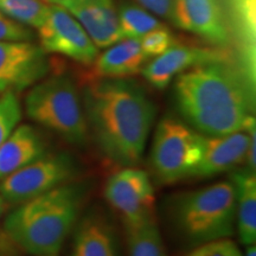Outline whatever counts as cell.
Instances as JSON below:
<instances>
[{"instance_id":"1","label":"cell","mask_w":256,"mask_h":256,"mask_svg":"<svg viewBox=\"0 0 256 256\" xmlns=\"http://www.w3.org/2000/svg\"><path fill=\"white\" fill-rule=\"evenodd\" d=\"M89 136L110 162L138 166L156 119V106L133 80H89L83 88Z\"/></svg>"},{"instance_id":"2","label":"cell","mask_w":256,"mask_h":256,"mask_svg":"<svg viewBox=\"0 0 256 256\" xmlns=\"http://www.w3.org/2000/svg\"><path fill=\"white\" fill-rule=\"evenodd\" d=\"M174 98L182 116L203 136L238 132L255 119V83L230 58L182 72Z\"/></svg>"},{"instance_id":"3","label":"cell","mask_w":256,"mask_h":256,"mask_svg":"<svg viewBox=\"0 0 256 256\" xmlns=\"http://www.w3.org/2000/svg\"><path fill=\"white\" fill-rule=\"evenodd\" d=\"M84 194L81 184L70 182L19 204L6 217V235L31 256H60L78 223Z\"/></svg>"},{"instance_id":"4","label":"cell","mask_w":256,"mask_h":256,"mask_svg":"<svg viewBox=\"0 0 256 256\" xmlns=\"http://www.w3.org/2000/svg\"><path fill=\"white\" fill-rule=\"evenodd\" d=\"M178 229L196 244L229 238L236 224V188L220 182L182 194L176 202Z\"/></svg>"},{"instance_id":"5","label":"cell","mask_w":256,"mask_h":256,"mask_svg":"<svg viewBox=\"0 0 256 256\" xmlns=\"http://www.w3.org/2000/svg\"><path fill=\"white\" fill-rule=\"evenodd\" d=\"M25 110L31 120L69 144H87L89 132L82 98L69 76H51L32 86L25 98Z\"/></svg>"},{"instance_id":"6","label":"cell","mask_w":256,"mask_h":256,"mask_svg":"<svg viewBox=\"0 0 256 256\" xmlns=\"http://www.w3.org/2000/svg\"><path fill=\"white\" fill-rule=\"evenodd\" d=\"M203 134L176 118H164L156 127L151 168L160 184L191 177L202 156Z\"/></svg>"},{"instance_id":"7","label":"cell","mask_w":256,"mask_h":256,"mask_svg":"<svg viewBox=\"0 0 256 256\" xmlns=\"http://www.w3.org/2000/svg\"><path fill=\"white\" fill-rule=\"evenodd\" d=\"M78 176V165L66 153L44 154L0 180V194L6 203L22 204Z\"/></svg>"},{"instance_id":"8","label":"cell","mask_w":256,"mask_h":256,"mask_svg":"<svg viewBox=\"0 0 256 256\" xmlns=\"http://www.w3.org/2000/svg\"><path fill=\"white\" fill-rule=\"evenodd\" d=\"M104 197L120 215L126 230L156 220L154 188L148 174L136 166L112 174L106 183Z\"/></svg>"},{"instance_id":"9","label":"cell","mask_w":256,"mask_h":256,"mask_svg":"<svg viewBox=\"0 0 256 256\" xmlns=\"http://www.w3.org/2000/svg\"><path fill=\"white\" fill-rule=\"evenodd\" d=\"M38 34L42 49L46 54H58L84 66H90L98 55V49L84 28L60 6L50 5Z\"/></svg>"},{"instance_id":"10","label":"cell","mask_w":256,"mask_h":256,"mask_svg":"<svg viewBox=\"0 0 256 256\" xmlns=\"http://www.w3.org/2000/svg\"><path fill=\"white\" fill-rule=\"evenodd\" d=\"M46 52L32 42H0V94L23 92L48 75Z\"/></svg>"},{"instance_id":"11","label":"cell","mask_w":256,"mask_h":256,"mask_svg":"<svg viewBox=\"0 0 256 256\" xmlns=\"http://www.w3.org/2000/svg\"><path fill=\"white\" fill-rule=\"evenodd\" d=\"M172 23L218 49L232 46L220 0H174Z\"/></svg>"},{"instance_id":"12","label":"cell","mask_w":256,"mask_h":256,"mask_svg":"<svg viewBox=\"0 0 256 256\" xmlns=\"http://www.w3.org/2000/svg\"><path fill=\"white\" fill-rule=\"evenodd\" d=\"M255 119L243 130L226 136H203L202 156L191 177L210 178L246 162L252 138L256 136Z\"/></svg>"},{"instance_id":"13","label":"cell","mask_w":256,"mask_h":256,"mask_svg":"<svg viewBox=\"0 0 256 256\" xmlns=\"http://www.w3.org/2000/svg\"><path fill=\"white\" fill-rule=\"evenodd\" d=\"M69 12L98 49H104L122 40L118 8L114 0H43Z\"/></svg>"},{"instance_id":"14","label":"cell","mask_w":256,"mask_h":256,"mask_svg":"<svg viewBox=\"0 0 256 256\" xmlns=\"http://www.w3.org/2000/svg\"><path fill=\"white\" fill-rule=\"evenodd\" d=\"M230 58L226 50L210 49L191 46L174 44L165 52L156 56L145 64L142 70V76L150 84L156 89H165L182 72L215 60Z\"/></svg>"},{"instance_id":"15","label":"cell","mask_w":256,"mask_h":256,"mask_svg":"<svg viewBox=\"0 0 256 256\" xmlns=\"http://www.w3.org/2000/svg\"><path fill=\"white\" fill-rule=\"evenodd\" d=\"M232 44L236 46L238 64L255 83V0H220Z\"/></svg>"},{"instance_id":"16","label":"cell","mask_w":256,"mask_h":256,"mask_svg":"<svg viewBox=\"0 0 256 256\" xmlns=\"http://www.w3.org/2000/svg\"><path fill=\"white\" fill-rule=\"evenodd\" d=\"M147 60L140 40L122 38L98 55L90 64L92 80L127 78L142 72Z\"/></svg>"},{"instance_id":"17","label":"cell","mask_w":256,"mask_h":256,"mask_svg":"<svg viewBox=\"0 0 256 256\" xmlns=\"http://www.w3.org/2000/svg\"><path fill=\"white\" fill-rule=\"evenodd\" d=\"M46 154V144L30 124H18L0 146V180Z\"/></svg>"},{"instance_id":"18","label":"cell","mask_w":256,"mask_h":256,"mask_svg":"<svg viewBox=\"0 0 256 256\" xmlns=\"http://www.w3.org/2000/svg\"><path fill=\"white\" fill-rule=\"evenodd\" d=\"M72 256H118L116 236L98 212H89L76 223Z\"/></svg>"},{"instance_id":"19","label":"cell","mask_w":256,"mask_h":256,"mask_svg":"<svg viewBox=\"0 0 256 256\" xmlns=\"http://www.w3.org/2000/svg\"><path fill=\"white\" fill-rule=\"evenodd\" d=\"M232 182L236 188V223L243 244L256 242V174L250 170L234 174Z\"/></svg>"},{"instance_id":"20","label":"cell","mask_w":256,"mask_h":256,"mask_svg":"<svg viewBox=\"0 0 256 256\" xmlns=\"http://www.w3.org/2000/svg\"><path fill=\"white\" fill-rule=\"evenodd\" d=\"M116 8L120 30L124 38L142 40L148 32L164 26L156 16L142 6L124 2L120 6H116Z\"/></svg>"},{"instance_id":"21","label":"cell","mask_w":256,"mask_h":256,"mask_svg":"<svg viewBox=\"0 0 256 256\" xmlns=\"http://www.w3.org/2000/svg\"><path fill=\"white\" fill-rule=\"evenodd\" d=\"M126 234L130 256H166L156 220L128 229Z\"/></svg>"},{"instance_id":"22","label":"cell","mask_w":256,"mask_h":256,"mask_svg":"<svg viewBox=\"0 0 256 256\" xmlns=\"http://www.w3.org/2000/svg\"><path fill=\"white\" fill-rule=\"evenodd\" d=\"M49 8L43 0H0V12L19 24L36 28L46 22Z\"/></svg>"},{"instance_id":"23","label":"cell","mask_w":256,"mask_h":256,"mask_svg":"<svg viewBox=\"0 0 256 256\" xmlns=\"http://www.w3.org/2000/svg\"><path fill=\"white\" fill-rule=\"evenodd\" d=\"M22 119V106L17 92H5L0 96V146L14 132Z\"/></svg>"},{"instance_id":"24","label":"cell","mask_w":256,"mask_h":256,"mask_svg":"<svg viewBox=\"0 0 256 256\" xmlns=\"http://www.w3.org/2000/svg\"><path fill=\"white\" fill-rule=\"evenodd\" d=\"M140 42H142V51L150 60L152 57L162 55L170 46H174V37L168 28L162 26L148 32L140 40Z\"/></svg>"},{"instance_id":"25","label":"cell","mask_w":256,"mask_h":256,"mask_svg":"<svg viewBox=\"0 0 256 256\" xmlns=\"http://www.w3.org/2000/svg\"><path fill=\"white\" fill-rule=\"evenodd\" d=\"M186 256H243L235 242L229 238L202 243Z\"/></svg>"},{"instance_id":"26","label":"cell","mask_w":256,"mask_h":256,"mask_svg":"<svg viewBox=\"0 0 256 256\" xmlns=\"http://www.w3.org/2000/svg\"><path fill=\"white\" fill-rule=\"evenodd\" d=\"M34 34L0 12V42H32Z\"/></svg>"},{"instance_id":"27","label":"cell","mask_w":256,"mask_h":256,"mask_svg":"<svg viewBox=\"0 0 256 256\" xmlns=\"http://www.w3.org/2000/svg\"><path fill=\"white\" fill-rule=\"evenodd\" d=\"M136 2L151 14L172 22L174 0H136Z\"/></svg>"},{"instance_id":"28","label":"cell","mask_w":256,"mask_h":256,"mask_svg":"<svg viewBox=\"0 0 256 256\" xmlns=\"http://www.w3.org/2000/svg\"><path fill=\"white\" fill-rule=\"evenodd\" d=\"M246 256H256V248H255V244L248 246L247 252H246Z\"/></svg>"},{"instance_id":"29","label":"cell","mask_w":256,"mask_h":256,"mask_svg":"<svg viewBox=\"0 0 256 256\" xmlns=\"http://www.w3.org/2000/svg\"><path fill=\"white\" fill-rule=\"evenodd\" d=\"M5 209H6V202L4 198H2V194H0V217H2V214L5 212Z\"/></svg>"},{"instance_id":"30","label":"cell","mask_w":256,"mask_h":256,"mask_svg":"<svg viewBox=\"0 0 256 256\" xmlns=\"http://www.w3.org/2000/svg\"><path fill=\"white\" fill-rule=\"evenodd\" d=\"M0 256H2V249H0Z\"/></svg>"}]
</instances>
